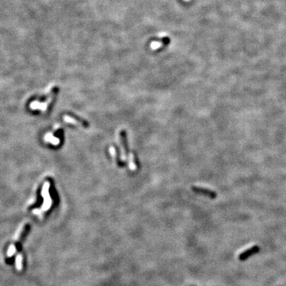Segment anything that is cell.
<instances>
[{
  "label": "cell",
  "mask_w": 286,
  "mask_h": 286,
  "mask_svg": "<svg viewBox=\"0 0 286 286\" xmlns=\"http://www.w3.org/2000/svg\"><path fill=\"white\" fill-rule=\"evenodd\" d=\"M49 182H46V183L44 184V186H43L42 189V196L43 198H44V204H43V206L41 209V211L42 212L49 210V208L51 207V205H52V200H51L50 195H49Z\"/></svg>",
  "instance_id": "6da1fadb"
},
{
  "label": "cell",
  "mask_w": 286,
  "mask_h": 286,
  "mask_svg": "<svg viewBox=\"0 0 286 286\" xmlns=\"http://www.w3.org/2000/svg\"><path fill=\"white\" fill-rule=\"evenodd\" d=\"M192 189L194 193H198L200 195H203L205 196L208 197V198L214 200L217 197V193L214 191L210 190L208 189H205V188H201V187H197V186H193Z\"/></svg>",
  "instance_id": "7a4b0ae2"
},
{
  "label": "cell",
  "mask_w": 286,
  "mask_h": 286,
  "mask_svg": "<svg viewBox=\"0 0 286 286\" xmlns=\"http://www.w3.org/2000/svg\"><path fill=\"white\" fill-rule=\"evenodd\" d=\"M259 251H260V247H259L258 246H252L250 249L246 250L244 252L240 254L239 256H238V260L239 261H245L247 258H249L250 257H251L252 255L258 253Z\"/></svg>",
  "instance_id": "3957f363"
},
{
  "label": "cell",
  "mask_w": 286,
  "mask_h": 286,
  "mask_svg": "<svg viewBox=\"0 0 286 286\" xmlns=\"http://www.w3.org/2000/svg\"><path fill=\"white\" fill-rule=\"evenodd\" d=\"M64 119L67 121V122H70V123H72V122H78V123H80V124H82L83 126H84L85 127H88V123L87 122H85V120H83V119H80L79 117L75 116L72 114H71L70 115H65L64 116Z\"/></svg>",
  "instance_id": "277c9868"
},
{
  "label": "cell",
  "mask_w": 286,
  "mask_h": 286,
  "mask_svg": "<svg viewBox=\"0 0 286 286\" xmlns=\"http://www.w3.org/2000/svg\"><path fill=\"white\" fill-rule=\"evenodd\" d=\"M16 267L18 270H21L22 268V257L21 254H18L16 257Z\"/></svg>",
  "instance_id": "5b68a950"
},
{
  "label": "cell",
  "mask_w": 286,
  "mask_h": 286,
  "mask_svg": "<svg viewBox=\"0 0 286 286\" xmlns=\"http://www.w3.org/2000/svg\"><path fill=\"white\" fill-rule=\"evenodd\" d=\"M162 45H163V42H161V41H154L150 44V47H151V49H159L160 47H162Z\"/></svg>",
  "instance_id": "8992f818"
},
{
  "label": "cell",
  "mask_w": 286,
  "mask_h": 286,
  "mask_svg": "<svg viewBox=\"0 0 286 286\" xmlns=\"http://www.w3.org/2000/svg\"><path fill=\"white\" fill-rule=\"evenodd\" d=\"M15 251H16L15 246H14V245L10 246V247H9V249H8V251H7V257H12V256L14 255V254L15 253Z\"/></svg>",
  "instance_id": "52a82bcc"
},
{
  "label": "cell",
  "mask_w": 286,
  "mask_h": 286,
  "mask_svg": "<svg viewBox=\"0 0 286 286\" xmlns=\"http://www.w3.org/2000/svg\"><path fill=\"white\" fill-rule=\"evenodd\" d=\"M185 1H189V0H185Z\"/></svg>",
  "instance_id": "ba28073f"
}]
</instances>
